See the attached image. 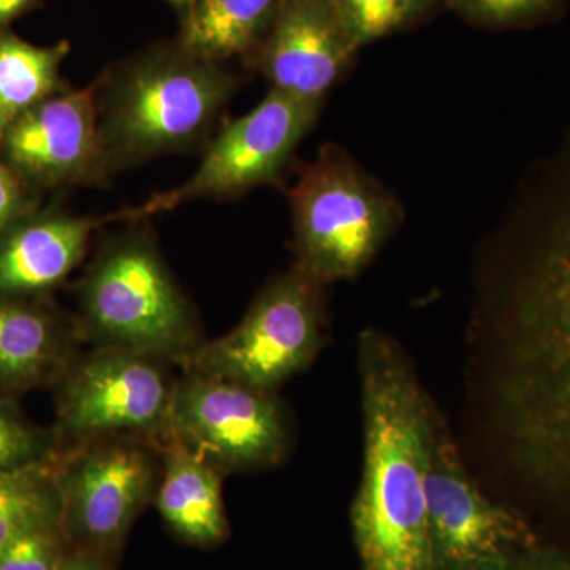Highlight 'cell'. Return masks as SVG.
<instances>
[{
  "instance_id": "cell-1",
  "label": "cell",
  "mask_w": 570,
  "mask_h": 570,
  "mask_svg": "<svg viewBox=\"0 0 570 570\" xmlns=\"http://www.w3.org/2000/svg\"><path fill=\"white\" fill-rule=\"evenodd\" d=\"M491 395L510 461L535 489L570 501V190L510 284Z\"/></svg>"
},
{
  "instance_id": "cell-2",
  "label": "cell",
  "mask_w": 570,
  "mask_h": 570,
  "mask_svg": "<svg viewBox=\"0 0 570 570\" xmlns=\"http://www.w3.org/2000/svg\"><path fill=\"white\" fill-rule=\"evenodd\" d=\"M363 468L351 509L362 570H433L426 466L438 411L403 348L365 330L356 344Z\"/></svg>"
},
{
  "instance_id": "cell-3",
  "label": "cell",
  "mask_w": 570,
  "mask_h": 570,
  "mask_svg": "<svg viewBox=\"0 0 570 570\" xmlns=\"http://www.w3.org/2000/svg\"><path fill=\"white\" fill-rule=\"evenodd\" d=\"M94 82L111 176L157 157L205 149L242 85L225 63L197 58L178 40L112 62Z\"/></svg>"
},
{
  "instance_id": "cell-4",
  "label": "cell",
  "mask_w": 570,
  "mask_h": 570,
  "mask_svg": "<svg viewBox=\"0 0 570 570\" xmlns=\"http://www.w3.org/2000/svg\"><path fill=\"white\" fill-rule=\"evenodd\" d=\"M127 225L105 239L77 285L81 341L184 367L204 346L200 322L146 220Z\"/></svg>"
},
{
  "instance_id": "cell-5",
  "label": "cell",
  "mask_w": 570,
  "mask_h": 570,
  "mask_svg": "<svg viewBox=\"0 0 570 570\" xmlns=\"http://www.w3.org/2000/svg\"><path fill=\"white\" fill-rule=\"evenodd\" d=\"M296 268L322 285L354 279L403 223V206L354 157L328 145L288 194Z\"/></svg>"
},
{
  "instance_id": "cell-6",
  "label": "cell",
  "mask_w": 570,
  "mask_h": 570,
  "mask_svg": "<svg viewBox=\"0 0 570 570\" xmlns=\"http://www.w3.org/2000/svg\"><path fill=\"white\" fill-rule=\"evenodd\" d=\"M325 285L292 266L255 296L239 324L205 341L183 370L276 393L325 343Z\"/></svg>"
},
{
  "instance_id": "cell-7",
  "label": "cell",
  "mask_w": 570,
  "mask_h": 570,
  "mask_svg": "<svg viewBox=\"0 0 570 570\" xmlns=\"http://www.w3.org/2000/svg\"><path fill=\"white\" fill-rule=\"evenodd\" d=\"M157 356L92 347L75 355L56 385V433L63 445L137 438L159 445L170 431L178 379Z\"/></svg>"
},
{
  "instance_id": "cell-8",
  "label": "cell",
  "mask_w": 570,
  "mask_h": 570,
  "mask_svg": "<svg viewBox=\"0 0 570 570\" xmlns=\"http://www.w3.org/2000/svg\"><path fill=\"white\" fill-rule=\"evenodd\" d=\"M322 105L269 89L257 107L214 135L190 178L167 193L154 195L141 206L115 213L116 220L140 223L190 202L224 200L257 187L276 186L317 122Z\"/></svg>"
},
{
  "instance_id": "cell-9",
  "label": "cell",
  "mask_w": 570,
  "mask_h": 570,
  "mask_svg": "<svg viewBox=\"0 0 570 570\" xmlns=\"http://www.w3.org/2000/svg\"><path fill=\"white\" fill-rule=\"evenodd\" d=\"M160 471L159 448L145 439H97L63 450L55 480L71 549L110 560L156 497Z\"/></svg>"
},
{
  "instance_id": "cell-10",
  "label": "cell",
  "mask_w": 570,
  "mask_h": 570,
  "mask_svg": "<svg viewBox=\"0 0 570 570\" xmlns=\"http://www.w3.org/2000/svg\"><path fill=\"white\" fill-rule=\"evenodd\" d=\"M168 436L197 450L224 475L279 466L292 444L291 422L276 393L193 370L176 382Z\"/></svg>"
},
{
  "instance_id": "cell-11",
  "label": "cell",
  "mask_w": 570,
  "mask_h": 570,
  "mask_svg": "<svg viewBox=\"0 0 570 570\" xmlns=\"http://www.w3.org/2000/svg\"><path fill=\"white\" fill-rule=\"evenodd\" d=\"M426 501L433 570H482L538 546L530 524L471 478L441 415L430 439Z\"/></svg>"
},
{
  "instance_id": "cell-12",
  "label": "cell",
  "mask_w": 570,
  "mask_h": 570,
  "mask_svg": "<svg viewBox=\"0 0 570 570\" xmlns=\"http://www.w3.org/2000/svg\"><path fill=\"white\" fill-rule=\"evenodd\" d=\"M0 159L22 184L107 186L111 174L97 127L96 82L56 94L21 115L3 134Z\"/></svg>"
},
{
  "instance_id": "cell-13",
  "label": "cell",
  "mask_w": 570,
  "mask_h": 570,
  "mask_svg": "<svg viewBox=\"0 0 570 570\" xmlns=\"http://www.w3.org/2000/svg\"><path fill=\"white\" fill-rule=\"evenodd\" d=\"M358 51L333 0H283L272 31L246 63L269 89L324 102Z\"/></svg>"
},
{
  "instance_id": "cell-14",
  "label": "cell",
  "mask_w": 570,
  "mask_h": 570,
  "mask_svg": "<svg viewBox=\"0 0 570 570\" xmlns=\"http://www.w3.org/2000/svg\"><path fill=\"white\" fill-rule=\"evenodd\" d=\"M108 223H115V214L48 209L22 213L0 228V298H29L62 284L85 261L92 235Z\"/></svg>"
},
{
  "instance_id": "cell-15",
  "label": "cell",
  "mask_w": 570,
  "mask_h": 570,
  "mask_svg": "<svg viewBox=\"0 0 570 570\" xmlns=\"http://www.w3.org/2000/svg\"><path fill=\"white\" fill-rule=\"evenodd\" d=\"M81 343L75 317L28 298H0V395L55 384Z\"/></svg>"
},
{
  "instance_id": "cell-16",
  "label": "cell",
  "mask_w": 570,
  "mask_h": 570,
  "mask_svg": "<svg viewBox=\"0 0 570 570\" xmlns=\"http://www.w3.org/2000/svg\"><path fill=\"white\" fill-rule=\"evenodd\" d=\"M157 510L178 538L197 547H214L228 538L223 499V472L204 455L168 436L159 445Z\"/></svg>"
},
{
  "instance_id": "cell-17",
  "label": "cell",
  "mask_w": 570,
  "mask_h": 570,
  "mask_svg": "<svg viewBox=\"0 0 570 570\" xmlns=\"http://www.w3.org/2000/svg\"><path fill=\"white\" fill-rule=\"evenodd\" d=\"M283 0H194L178 43L205 61L249 58L272 31Z\"/></svg>"
},
{
  "instance_id": "cell-18",
  "label": "cell",
  "mask_w": 570,
  "mask_h": 570,
  "mask_svg": "<svg viewBox=\"0 0 570 570\" xmlns=\"http://www.w3.org/2000/svg\"><path fill=\"white\" fill-rule=\"evenodd\" d=\"M69 52V41L37 47L0 32V141L21 115L69 89L61 73Z\"/></svg>"
},
{
  "instance_id": "cell-19",
  "label": "cell",
  "mask_w": 570,
  "mask_h": 570,
  "mask_svg": "<svg viewBox=\"0 0 570 570\" xmlns=\"http://www.w3.org/2000/svg\"><path fill=\"white\" fill-rule=\"evenodd\" d=\"M62 521L55 463L0 471V550L24 532Z\"/></svg>"
},
{
  "instance_id": "cell-20",
  "label": "cell",
  "mask_w": 570,
  "mask_h": 570,
  "mask_svg": "<svg viewBox=\"0 0 570 570\" xmlns=\"http://www.w3.org/2000/svg\"><path fill=\"white\" fill-rule=\"evenodd\" d=\"M333 3L362 50L366 45L411 28L445 6V0H333Z\"/></svg>"
},
{
  "instance_id": "cell-21",
  "label": "cell",
  "mask_w": 570,
  "mask_h": 570,
  "mask_svg": "<svg viewBox=\"0 0 570 570\" xmlns=\"http://www.w3.org/2000/svg\"><path fill=\"white\" fill-rule=\"evenodd\" d=\"M66 445L56 431L40 430L0 395V471L52 464Z\"/></svg>"
},
{
  "instance_id": "cell-22",
  "label": "cell",
  "mask_w": 570,
  "mask_h": 570,
  "mask_svg": "<svg viewBox=\"0 0 570 570\" xmlns=\"http://www.w3.org/2000/svg\"><path fill=\"white\" fill-rule=\"evenodd\" d=\"M70 550L62 521L45 524L0 550V570H56Z\"/></svg>"
},
{
  "instance_id": "cell-23",
  "label": "cell",
  "mask_w": 570,
  "mask_h": 570,
  "mask_svg": "<svg viewBox=\"0 0 570 570\" xmlns=\"http://www.w3.org/2000/svg\"><path fill=\"white\" fill-rule=\"evenodd\" d=\"M561 0H445V7L456 11L480 28L505 29L549 17Z\"/></svg>"
},
{
  "instance_id": "cell-24",
  "label": "cell",
  "mask_w": 570,
  "mask_h": 570,
  "mask_svg": "<svg viewBox=\"0 0 570 570\" xmlns=\"http://www.w3.org/2000/svg\"><path fill=\"white\" fill-rule=\"evenodd\" d=\"M482 570H570V554L534 546L515 551Z\"/></svg>"
},
{
  "instance_id": "cell-25",
  "label": "cell",
  "mask_w": 570,
  "mask_h": 570,
  "mask_svg": "<svg viewBox=\"0 0 570 570\" xmlns=\"http://www.w3.org/2000/svg\"><path fill=\"white\" fill-rule=\"evenodd\" d=\"M26 213V198L22 183L0 159V228Z\"/></svg>"
},
{
  "instance_id": "cell-26",
  "label": "cell",
  "mask_w": 570,
  "mask_h": 570,
  "mask_svg": "<svg viewBox=\"0 0 570 570\" xmlns=\"http://www.w3.org/2000/svg\"><path fill=\"white\" fill-rule=\"evenodd\" d=\"M108 560L92 551L71 549L56 570H107Z\"/></svg>"
},
{
  "instance_id": "cell-27",
  "label": "cell",
  "mask_w": 570,
  "mask_h": 570,
  "mask_svg": "<svg viewBox=\"0 0 570 570\" xmlns=\"http://www.w3.org/2000/svg\"><path fill=\"white\" fill-rule=\"evenodd\" d=\"M36 0H0V32L7 31V26L26 13Z\"/></svg>"
},
{
  "instance_id": "cell-28",
  "label": "cell",
  "mask_w": 570,
  "mask_h": 570,
  "mask_svg": "<svg viewBox=\"0 0 570 570\" xmlns=\"http://www.w3.org/2000/svg\"><path fill=\"white\" fill-rule=\"evenodd\" d=\"M167 2L170 3L171 7H175L183 18L186 11L190 9V6H193L194 0H167Z\"/></svg>"
},
{
  "instance_id": "cell-29",
  "label": "cell",
  "mask_w": 570,
  "mask_h": 570,
  "mask_svg": "<svg viewBox=\"0 0 570 570\" xmlns=\"http://www.w3.org/2000/svg\"><path fill=\"white\" fill-rule=\"evenodd\" d=\"M107 570H112L111 568H108Z\"/></svg>"
}]
</instances>
